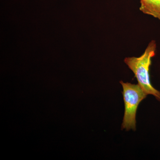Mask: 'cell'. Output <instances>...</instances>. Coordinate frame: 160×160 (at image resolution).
<instances>
[{
	"label": "cell",
	"instance_id": "6da1fadb",
	"mask_svg": "<svg viewBox=\"0 0 160 160\" xmlns=\"http://www.w3.org/2000/svg\"><path fill=\"white\" fill-rule=\"evenodd\" d=\"M157 44L152 40L145 51L138 57H132L124 59V62L134 73L138 84L147 95H152L160 102V92L155 89L150 81L149 68L151 59L156 54Z\"/></svg>",
	"mask_w": 160,
	"mask_h": 160
},
{
	"label": "cell",
	"instance_id": "7a4b0ae2",
	"mask_svg": "<svg viewBox=\"0 0 160 160\" xmlns=\"http://www.w3.org/2000/svg\"><path fill=\"white\" fill-rule=\"evenodd\" d=\"M123 89L125 103V113L122 129L127 131L136 129L137 111L140 102L146 98L147 95L138 84H133L120 81Z\"/></svg>",
	"mask_w": 160,
	"mask_h": 160
},
{
	"label": "cell",
	"instance_id": "3957f363",
	"mask_svg": "<svg viewBox=\"0 0 160 160\" xmlns=\"http://www.w3.org/2000/svg\"><path fill=\"white\" fill-rule=\"evenodd\" d=\"M140 11L160 20V0H140Z\"/></svg>",
	"mask_w": 160,
	"mask_h": 160
}]
</instances>
